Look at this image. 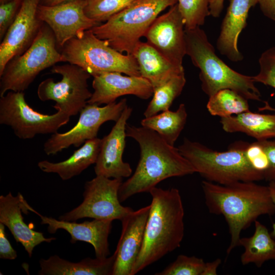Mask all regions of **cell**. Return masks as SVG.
I'll list each match as a JSON object with an SVG mask.
<instances>
[{
	"mask_svg": "<svg viewBox=\"0 0 275 275\" xmlns=\"http://www.w3.org/2000/svg\"><path fill=\"white\" fill-rule=\"evenodd\" d=\"M126 133L139 144L140 158L133 174L120 187L121 202L134 195L149 193L168 178L196 173L178 148L168 143L155 131L127 124Z\"/></svg>",
	"mask_w": 275,
	"mask_h": 275,
	"instance_id": "1",
	"label": "cell"
},
{
	"mask_svg": "<svg viewBox=\"0 0 275 275\" xmlns=\"http://www.w3.org/2000/svg\"><path fill=\"white\" fill-rule=\"evenodd\" d=\"M201 185L209 212L223 215L228 226L230 242L227 255L239 246L242 230L259 216L275 213L268 186L253 181L221 185L205 180Z\"/></svg>",
	"mask_w": 275,
	"mask_h": 275,
	"instance_id": "2",
	"label": "cell"
},
{
	"mask_svg": "<svg viewBox=\"0 0 275 275\" xmlns=\"http://www.w3.org/2000/svg\"><path fill=\"white\" fill-rule=\"evenodd\" d=\"M149 193L152 200L144 240L131 275L179 248L184 235V210L179 190L155 187Z\"/></svg>",
	"mask_w": 275,
	"mask_h": 275,
	"instance_id": "3",
	"label": "cell"
},
{
	"mask_svg": "<svg viewBox=\"0 0 275 275\" xmlns=\"http://www.w3.org/2000/svg\"><path fill=\"white\" fill-rule=\"evenodd\" d=\"M186 54L200 71L201 88L209 97L223 89L236 92L248 100L261 101V93L251 76L230 68L216 54L200 26L185 29Z\"/></svg>",
	"mask_w": 275,
	"mask_h": 275,
	"instance_id": "4",
	"label": "cell"
},
{
	"mask_svg": "<svg viewBox=\"0 0 275 275\" xmlns=\"http://www.w3.org/2000/svg\"><path fill=\"white\" fill-rule=\"evenodd\" d=\"M181 154L205 180L221 185L239 181H259L263 175L255 170L248 160L243 143L218 152L185 138L178 147Z\"/></svg>",
	"mask_w": 275,
	"mask_h": 275,
	"instance_id": "5",
	"label": "cell"
},
{
	"mask_svg": "<svg viewBox=\"0 0 275 275\" xmlns=\"http://www.w3.org/2000/svg\"><path fill=\"white\" fill-rule=\"evenodd\" d=\"M177 3V0H137L104 23L91 30L116 50L132 54L140 38L158 15Z\"/></svg>",
	"mask_w": 275,
	"mask_h": 275,
	"instance_id": "6",
	"label": "cell"
},
{
	"mask_svg": "<svg viewBox=\"0 0 275 275\" xmlns=\"http://www.w3.org/2000/svg\"><path fill=\"white\" fill-rule=\"evenodd\" d=\"M62 48L64 62L77 65L93 76L112 72L141 76L132 54L125 55L116 50L106 40L97 37L91 30L72 38Z\"/></svg>",
	"mask_w": 275,
	"mask_h": 275,
	"instance_id": "7",
	"label": "cell"
},
{
	"mask_svg": "<svg viewBox=\"0 0 275 275\" xmlns=\"http://www.w3.org/2000/svg\"><path fill=\"white\" fill-rule=\"evenodd\" d=\"M57 45L53 32L44 23L30 47L6 65L0 75V96L10 91L23 92L42 71L64 62Z\"/></svg>",
	"mask_w": 275,
	"mask_h": 275,
	"instance_id": "8",
	"label": "cell"
},
{
	"mask_svg": "<svg viewBox=\"0 0 275 275\" xmlns=\"http://www.w3.org/2000/svg\"><path fill=\"white\" fill-rule=\"evenodd\" d=\"M70 117L60 111L48 115L34 110L26 102L23 92L8 91L0 98V124L11 127L20 139L55 133Z\"/></svg>",
	"mask_w": 275,
	"mask_h": 275,
	"instance_id": "9",
	"label": "cell"
},
{
	"mask_svg": "<svg viewBox=\"0 0 275 275\" xmlns=\"http://www.w3.org/2000/svg\"><path fill=\"white\" fill-rule=\"evenodd\" d=\"M51 72L61 75L62 78L58 82L52 78L41 81L37 89L38 98L42 101H54L53 107L57 111L70 117L77 115L92 96L88 84L91 74L79 66L70 63L54 65Z\"/></svg>",
	"mask_w": 275,
	"mask_h": 275,
	"instance_id": "10",
	"label": "cell"
},
{
	"mask_svg": "<svg viewBox=\"0 0 275 275\" xmlns=\"http://www.w3.org/2000/svg\"><path fill=\"white\" fill-rule=\"evenodd\" d=\"M122 179L96 175L86 182L83 201L77 207L59 217V219L76 222L82 218L121 221L133 210L121 205L119 191Z\"/></svg>",
	"mask_w": 275,
	"mask_h": 275,
	"instance_id": "11",
	"label": "cell"
},
{
	"mask_svg": "<svg viewBox=\"0 0 275 275\" xmlns=\"http://www.w3.org/2000/svg\"><path fill=\"white\" fill-rule=\"evenodd\" d=\"M127 105L126 98L102 107L87 103L80 111L76 124L67 132L52 134L43 145L44 151L47 155H54L72 145L78 147L97 138L100 126L107 121L117 122Z\"/></svg>",
	"mask_w": 275,
	"mask_h": 275,
	"instance_id": "12",
	"label": "cell"
},
{
	"mask_svg": "<svg viewBox=\"0 0 275 275\" xmlns=\"http://www.w3.org/2000/svg\"><path fill=\"white\" fill-rule=\"evenodd\" d=\"M86 4L87 0H69L53 6L39 4L38 17L51 29L58 46L102 24L86 15Z\"/></svg>",
	"mask_w": 275,
	"mask_h": 275,
	"instance_id": "13",
	"label": "cell"
},
{
	"mask_svg": "<svg viewBox=\"0 0 275 275\" xmlns=\"http://www.w3.org/2000/svg\"><path fill=\"white\" fill-rule=\"evenodd\" d=\"M144 37L149 44L170 62L183 66L186 55L185 27L177 3L158 16Z\"/></svg>",
	"mask_w": 275,
	"mask_h": 275,
	"instance_id": "14",
	"label": "cell"
},
{
	"mask_svg": "<svg viewBox=\"0 0 275 275\" xmlns=\"http://www.w3.org/2000/svg\"><path fill=\"white\" fill-rule=\"evenodd\" d=\"M41 0H22L16 17L0 45V75L8 62L32 45L44 23L38 15Z\"/></svg>",
	"mask_w": 275,
	"mask_h": 275,
	"instance_id": "15",
	"label": "cell"
},
{
	"mask_svg": "<svg viewBox=\"0 0 275 275\" xmlns=\"http://www.w3.org/2000/svg\"><path fill=\"white\" fill-rule=\"evenodd\" d=\"M22 210L25 214L33 212L41 220V224L47 225L49 233H55L59 229L66 231L70 235V242L77 241L91 244L94 248L95 256L100 259L105 258L110 254L108 236L112 228V220L96 219L77 223L76 222L56 219L43 215L31 207L23 197L21 196Z\"/></svg>",
	"mask_w": 275,
	"mask_h": 275,
	"instance_id": "16",
	"label": "cell"
},
{
	"mask_svg": "<svg viewBox=\"0 0 275 275\" xmlns=\"http://www.w3.org/2000/svg\"><path fill=\"white\" fill-rule=\"evenodd\" d=\"M132 112V108L127 105L110 132L101 139L100 151L94 167L96 175L123 179L132 175L130 165L122 159L127 137V121Z\"/></svg>",
	"mask_w": 275,
	"mask_h": 275,
	"instance_id": "17",
	"label": "cell"
},
{
	"mask_svg": "<svg viewBox=\"0 0 275 275\" xmlns=\"http://www.w3.org/2000/svg\"><path fill=\"white\" fill-rule=\"evenodd\" d=\"M150 205L133 210L120 221L122 231L115 250L116 259L113 275H131L141 252Z\"/></svg>",
	"mask_w": 275,
	"mask_h": 275,
	"instance_id": "18",
	"label": "cell"
},
{
	"mask_svg": "<svg viewBox=\"0 0 275 275\" xmlns=\"http://www.w3.org/2000/svg\"><path fill=\"white\" fill-rule=\"evenodd\" d=\"M92 87L94 92L88 103L98 105L113 103L118 98L126 95L147 99L152 96L154 91L146 79L141 76L123 75L117 72L93 76Z\"/></svg>",
	"mask_w": 275,
	"mask_h": 275,
	"instance_id": "19",
	"label": "cell"
},
{
	"mask_svg": "<svg viewBox=\"0 0 275 275\" xmlns=\"http://www.w3.org/2000/svg\"><path fill=\"white\" fill-rule=\"evenodd\" d=\"M258 4V0H230L222 21L216 42L219 52L233 62H239L243 56L239 51V36L245 28L250 9Z\"/></svg>",
	"mask_w": 275,
	"mask_h": 275,
	"instance_id": "20",
	"label": "cell"
},
{
	"mask_svg": "<svg viewBox=\"0 0 275 275\" xmlns=\"http://www.w3.org/2000/svg\"><path fill=\"white\" fill-rule=\"evenodd\" d=\"M21 194L13 196L11 192L0 196V223L6 226L17 242L20 243L31 257L34 249L42 242H51L54 237L46 238L43 233L34 230L25 224L22 213Z\"/></svg>",
	"mask_w": 275,
	"mask_h": 275,
	"instance_id": "21",
	"label": "cell"
},
{
	"mask_svg": "<svg viewBox=\"0 0 275 275\" xmlns=\"http://www.w3.org/2000/svg\"><path fill=\"white\" fill-rule=\"evenodd\" d=\"M140 76L148 80L154 89L184 72L183 66L174 65L147 42L140 41L132 54Z\"/></svg>",
	"mask_w": 275,
	"mask_h": 275,
	"instance_id": "22",
	"label": "cell"
},
{
	"mask_svg": "<svg viewBox=\"0 0 275 275\" xmlns=\"http://www.w3.org/2000/svg\"><path fill=\"white\" fill-rule=\"evenodd\" d=\"M116 253L105 258L89 257L72 262L57 255L39 260L40 275H113Z\"/></svg>",
	"mask_w": 275,
	"mask_h": 275,
	"instance_id": "23",
	"label": "cell"
},
{
	"mask_svg": "<svg viewBox=\"0 0 275 275\" xmlns=\"http://www.w3.org/2000/svg\"><path fill=\"white\" fill-rule=\"evenodd\" d=\"M101 143V139L97 137L88 140L67 159L58 162L42 160L38 167L43 172L56 173L62 180H69L96 163Z\"/></svg>",
	"mask_w": 275,
	"mask_h": 275,
	"instance_id": "24",
	"label": "cell"
},
{
	"mask_svg": "<svg viewBox=\"0 0 275 275\" xmlns=\"http://www.w3.org/2000/svg\"><path fill=\"white\" fill-rule=\"evenodd\" d=\"M225 131L242 132L262 141L275 138V114H261L249 111L221 118Z\"/></svg>",
	"mask_w": 275,
	"mask_h": 275,
	"instance_id": "25",
	"label": "cell"
},
{
	"mask_svg": "<svg viewBox=\"0 0 275 275\" xmlns=\"http://www.w3.org/2000/svg\"><path fill=\"white\" fill-rule=\"evenodd\" d=\"M254 223L253 235L239 239V245L244 248L240 261L243 265L254 263L261 267L266 261H275V240L265 225L257 220Z\"/></svg>",
	"mask_w": 275,
	"mask_h": 275,
	"instance_id": "26",
	"label": "cell"
},
{
	"mask_svg": "<svg viewBox=\"0 0 275 275\" xmlns=\"http://www.w3.org/2000/svg\"><path fill=\"white\" fill-rule=\"evenodd\" d=\"M185 105L181 103L176 111L161 112L142 120V126L157 132L168 143L174 146L186 123Z\"/></svg>",
	"mask_w": 275,
	"mask_h": 275,
	"instance_id": "27",
	"label": "cell"
},
{
	"mask_svg": "<svg viewBox=\"0 0 275 275\" xmlns=\"http://www.w3.org/2000/svg\"><path fill=\"white\" fill-rule=\"evenodd\" d=\"M185 83L183 72L154 89L152 98L144 113L145 117L169 109L175 99L181 93Z\"/></svg>",
	"mask_w": 275,
	"mask_h": 275,
	"instance_id": "28",
	"label": "cell"
},
{
	"mask_svg": "<svg viewBox=\"0 0 275 275\" xmlns=\"http://www.w3.org/2000/svg\"><path fill=\"white\" fill-rule=\"evenodd\" d=\"M248 100L234 91L223 89L209 97L207 108L211 115L227 117L249 111Z\"/></svg>",
	"mask_w": 275,
	"mask_h": 275,
	"instance_id": "29",
	"label": "cell"
},
{
	"mask_svg": "<svg viewBox=\"0 0 275 275\" xmlns=\"http://www.w3.org/2000/svg\"><path fill=\"white\" fill-rule=\"evenodd\" d=\"M137 0H87L84 11L90 19L101 22L121 12Z\"/></svg>",
	"mask_w": 275,
	"mask_h": 275,
	"instance_id": "30",
	"label": "cell"
},
{
	"mask_svg": "<svg viewBox=\"0 0 275 275\" xmlns=\"http://www.w3.org/2000/svg\"><path fill=\"white\" fill-rule=\"evenodd\" d=\"M211 0H177L180 12L182 16L185 29L189 30L204 24L210 15Z\"/></svg>",
	"mask_w": 275,
	"mask_h": 275,
	"instance_id": "31",
	"label": "cell"
},
{
	"mask_svg": "<svg viewBox=\"0 0 275 275\" xmlns=\"http://www.w3.org/2000/svg\"><path fill=\"white\" fill-rule=\"evenodd\" d=\"M205 262L200 258L180 255L176 260L156 275H202Z\"/></svg>",
	"mask_w": 275,
	"mask_h": 275,
	"instance_id": "32",
	"label": "cell"
},
{
	"mask_svg": "<svg viewBox=\"0 0 275 275\" xmlns=\"http://www.w3.org/2000/svg\"><path fill=\"white\" fill-rule=\"evenodd\" d=\"M258 62L259 72L252 76L253 80L275 89V46L263 51Z\"/></svg>",
	"mask_w": 275,
	"mask_h": 275,
	"instance_id": "33",
	"label": "cell"
},
{
	"mask_svg": "<svg viewBox=\"0 0 275 275\" xmlns=\"http://www.w3.org/2000/svg\"><path fill=\"white\" fill-rule=\"evenodd\" d=\"M246 157L252 168L264 176L269 167L267 154L259 141L253 143H243Z\"/></svg>",
	"mask_w": 275,
	"mask_h": 275,
	"instance_id": "34",
	"label": "cell"
},
{
	"mask_svg": "<svg viewBox=\"0 0 275 275\" xmlns=\"http://www.w3.org/2000/svg\"><path fill=\"white\" fill-rule=\"evenodd\" d=\"M22 0H11L0 5V40L15 20Z\"/></svg>",
	"mask_w": 275,
	"mask_h": 275,
	"instance_id": "35",
	"label": "cell"
},
{
	"mask_svg": "<svg viewBox=\"0 0 275 275\" xmlns=\"http://www.w3.org/2000/svg\"><path fill=\"white\" fill-rule=\"evenodd\" d=\"M265 151L268 160L269 167L264 175L266 181H275V140L259 141Z\"/></svg>",
	"mask_w": 275,
	"mask_h": 275,
	"instance_id": "36",
	"label": "cell"
},
{
	"mask_svg": "<svg viewBox=\"0 0 275 275\" xmlns=\"http://www.w3.org/2000/svg\"><path fill=\"white\" fill-rule=\"evenodd\" d=\"M5 225L0 223V258L4 259L14 260L17 255L7 238Z\"/></svg>",
	"mask_w": 275,
	"mask_h": 275,
	"instance_id": "37",
	"label": "cell"
},
{
	"mask_svg": "<svg viewBox=\"0 0 275 275\" xmlns=\"http://www.w3.org/2000/svg\"><path fill=\"white\" fill-rule=\"evenodd\" d=\"M258 4L263 15L275 21V0H258Z\"/></svg>",
	"mask_w": 275,
	"mask_h": 275,
	"instance_id": "38",
	"label": "cell"
},
{
	"mask_svg": "<svg viewBox=\"0 0 275 275\" xmlns=\"http://www.w3.org/2000/svg\"><path fill=\"white\" fill-rule=\"evenodd\" d=\"M222 263V260L217 258L212 262L205 263L202 275H216L218 266Z\"/></svg>",
	"mask_w": 275,
	"mask_h": 275,
	"instance_id": "39",
	"label": "cell"
},
{
	"mask_svg": "<svg viewBox=\"0 0 275 275\" xmlns=\"http://www.w3.org/2000/svg\"><path fill=\"white\" fill-rule=\"evenodd\" d=\"M224 0H211L209 5L210 15L213 17H219L224 7Z\"/></svg>",
	"mask_w": 275,
	"mask_h": 275,
	"instance_id": "40",
	"label": "cell"
},
{
	"mask_svg": "<svg viewBox=\"0 0 275 275\" xmlns=\"http://www.w3.org/2000/svg\"><path fill=\"white\" fill-rule=\"evenodd\" d=\"M268 186L269 189L271 197L275 205V181L269 182V184ZM270 234L271 236L274 239L275 238V222L272 224V231L270 232Z\"/></svg>",
	"mask_w": 275,
	"mask_h": 275,
	"instance_id": "41",
	"label": "cell"
},
{
	"mask_svg": "<svg viewBox=\"0 0 275 275\" xmlns=\"http://www.w3.org/2000/svg\"><path fill=\"white\" fill-rule=\"evenodd\" d=\"M69 0H41L40 4L46 6H53Z\"/></svg>",
	"mask_w": 275,
	"mask_h": 275,
	"instance_id": "42",
	"label": "cell"
},
{
	"mask_svg": "<svg viewBox=\"0 0 275 275\" xmlns=\"http://www.w3.org/2000/svg\"><path fill=\"white\" fill-rule=\"evenodd\" d=\"M264 103H265L264 106L259 108V111H262L267 110V111L275 112V108H272L271 106H270L268 102L264 101Z\"/></svg>",
	"mask_w": 275,
	"mask_h": 275,
	"instance_id": "43",
	"label": "cell"
},
{
	"mask_svg": "<svg viewBox=\"0 0 275 275\" xmlns=\"http://www.w3.org/2000/svg\"><path fill=\"white\" fill-rule=\"evenodd\" d=\"M11 0H0V4H3L7 2H9Z\"/></svg>",
	"mask_w": 275,
	"mask_h": 275,
	"instance_id": "44",
	"label": "cell"
}]
</instances>
